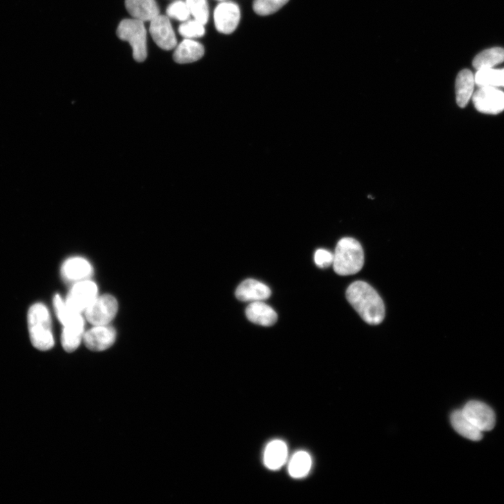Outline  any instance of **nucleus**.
<instances>
[{"instance_id": "obj_12", "label": "nucleus", "mask_w": 504, "mask_h": 504, "mask_svg": "<svg viewBox=\"0 0 504 504\" xmlns=\"http://www.w3.org/2000/svg\"><path fill=\"white\" fill-rule=\"evenodd\" d=\"M214 19L216 28L220 32L231 34L236 30L240 23V10L234 3L223 2L216 8Z\"/></svg>"}, {"instance_id": "obj_4", "label": "nucleus", "mask_w": 504, "mask_h": 504, "mask_svg": "<svg viewBox=\"0 0 504 504\" xmlns=\"http://www.w3.org/2000/svg\"><path fill=\"white\" fill-rule=\"evenodd\" d=\"M118 37L128 41L133 48L134 59L144 62L147 57L146 30L144 22L133 19L123 20L117 29Z\"/></svg>"}, {"instance_id": "obj_9", "label": "nucleus", "mask_w": 504, "mask_h": 504, "mask_svg": "<svg viewBox=\"0 0 504 504\" xmlns=\"http://www.w3.org/2000/svg\"><path fill=\"white\" fill-rule=\"evenodd\" d=\"M150 22V34L158 46L166 50L177 46L175 33L168 17L159 14Z\"/></svg>"}, {"instance_id": "obj_23", "label": "nucleus", "mask_w": 504, "mask_h": 504, "mask_svg": "<svg viewBox=\"0 0 504 504\" xmlns=\"http://www.w3.org/2000/svg\"><path fill=\"white\" fill-rule=\"evenodd\" d=\"M476 84L479 87L504 88V69H483L475 75Z\"/></svg>"}, {"instance_id": "obj_18", "label": "nucleus", "mask_w": 504, "mask_h": 504, "mask_svg": "<svg viewBox=\"0 0 504 504\" xmlns=\"http://www.w3.org/2000/svg\"><path fill=\"white\" fill-rule=\"evenodd\" d=\"M287 456V444L281 440H274L267 445L264 451L265 466L271 470H278L285 464Z\"/></svg>"}, {"instance_id": "obj_26", "label": "nucleus", "mask_w": 504, "mask_h": 504, "mask_svg": "<svg viewBox=\"0 0 504 504\" xmlns=\"http://www.w3.org/2000/svg\"><path fill=\"white\" fill-rule=\"evenodd\" d=\"M178 30L183 37L189 39L202 37L206 33L205 25L195 19L183 22Z\"/></svg>"}, {"instance_id": "obj_3", "label": "nucleus", "mask_w": 504, "mask_h": 504, "mask_svg": "<svg viewBox=\"0 0 504 504\" xmlns=\"http://www.w3.org/2000/svg\"><path fill=\"white\" fill-rule=\"evenodd\" d=\"M364 264V251L358 240L344 238L338 242L333 263L334 271L338 275H355L362 270Z\"/></svg>"}, {"instance_id": "obj_2", "label": "nucleus", "mask_w": 504, "mask_h": 504, "mask_svg": "<svg viewBox=\"0 0 504 504\" xmlns=\"http://www.w3.org/2000/svg\"><path fill=\"white\" fill-rule=\"evenodd\" d=\"M28 324L31 342L36 349L47 351L54 347L55 341L52 319L47 307L41 302H37L30 308Z\"/></svg>"}, {"instance_id": "obj_29", "label": "nucleus", "mask_w": 504, "mask_h": 504, "mask_svg": "<svg viewBox=\"0 0 504 504\" xmlns=\"http://www.w3.org/2000/svg\"><path fill=\"white\" fill-rule=\"evenodd\" d=\"M219 1H224V0H219Z\"/></svg>"}, {"instance_id": "obj_16", "label": "nucleus", "mask_w": 504, "mask_h": 504, "mask_svg": "<svg viewBox=\"0 0 504 504\" xmlns=\"http://www.w3.org/2000/svg\"><path fill=\"white\" fill-rule=\"evenodd\" d=\"M248 320L256 324L270 327L278 320L275 311L264 301L252 302L245 311Z\"/></svg>"}, {"instance_id": "obj_19", "label": "nucleus", "mask_w": 504, "mask_h": 504, "mask_svg": "<svg viewBox=\"0 0 504 504\" xmlns=\"http://www.w3.org/2000/svg\"><path fill=\"white\" fill-rule=\"evenodd\" d=\"M475 75L469 70H463L458 75L456 82V100L459 107L464 108L474 93Z\"/></svg>"}, {"instance_id": "obj_5", "label": "nucleus", "mask_w": 504, "mask_h": 504, "mask_svg": "<svg viewBox=\"0 0 504 504\" xmlns=\"http://www.w3.org/2000/svg\"><path fill=\"white\" fill-rule=\"evenodd\" d=\"M118 302L110 294L97 296L85 311V317L93 326L108 325L118 312Z\"/></svg>"}, {"instance_id": "obj_13", "label": "nucleus", "mask_w": 504, "mask_h": 504, "mask_svg": "<svg viewBox=\"0 0 504 504\" xmlns=\"http://www.w3.org/2000/svg\"><path fill=\"white\" fill-rule=\"evenodd\" d=\"M271 295L270 288L265 284L253 279L242 282L237 288L235 295L243 302L264 301Z\"/></svg>"}, {"instance_id": "obj_6", "label": "nucleus", "mask_w": 504, "mask_h": 504, "mask_svg": "<svg viewBox=\"0 0 504 504\" xmlns=\"http://www.w3.org/2000/svg\"><path fill=\"white\" fill-rule=\"evenodd\" d=\"M97 284L86 280L77 282L70 291L66 304L68 309L75 313L85 311L97 297Z\"/></svg>"}, {"instance_id": "obj_17", "label": "nucleus", "mask_w": 504, "mask_h": 504, "mask_svg": "<svg viewBox=\"0 0 504 504\" xmlns=\"http://www.w3.org/2000/svg\"><path fill=\"white\" fill-rule=\"evenodd\" d=\"M175 48L173 59L180 64L195 62L205 54L204 46L193 39H186Z\"/></svg>"}, {"instance_id": "obj_8", "label": "nucleus", "mask_w": 504, "mask_h": 504, "mask_svg": "<svg viewBox=\"0 0 504 504\" xmlns=\"http://www.w3.org/2000/svg\"><path fill=\"white\" fill-rule=\"evenodd\" d=\"M462 411L465 417L482 432L494 429L496 416L493 410L485 403L471 400Z\"/></svg>"}, {"instance_id": "obj_14", "label": "nucleus", "mask_w": 504, "mask_h": 504, "mask_svg": "<svg viewBox=\"0 0 504 504\" xmlns=\"http://www.w3.org/2000/svg\"><path fill=\"white\" fill-rule=\"evenodd\" d=\"M93 269L91 264L81 258H72L67 260L61 268V275L68 282H80L92 276Z\"/></svg>"}, {"instance_id": "obj_22", "label": "nucleus", "mask_w": 504, "mask_h": 504, "mask_svg": "<svg viewBox=\"0 0 504 504\" xmlns=\"http://www.w3.org/2000/svg\"><path fill=\"white\" fill-rule=\"evenodd\" d=\"M312 467V459L307 452L298 451L294 454L289 465V473L294 478L307 476Z\"/></svg>"}, {"instance_id": "obj_20", "label": "nucleus", "mask_w": 504, "mask_h": 504, "mask_svg": "<svg viewBox=\"0 0 504 504\" xmlns=\"http://www.w3.org/2000/svg\"><path fill=\"white\" fill-rule=\"evenodd\" d=\"M450 421L453 428L463 437L475 441L482 439V432L465 417L462 410L454 412Z\"/></svg>"}, {"instance_id": "obj_11", "label": "nucleus", "mask_w": 504, "mask_h": 504, "mask_svg": "<svg viewBox=\"0 0 504 504\" xmlns=\"http://www.w3.org/2000/svg\"><path fill=\"white\" fill-rule=\"evenodd\" d=\"M84 320L81 313L72 312L64 324L61 342L67 352L75 351L80 345L84 335Z\"/></svg>"}, {"instance_id": "obj_27", "label": "nucleus", "mask_w": 504, "mask_h": 504, "mask_svg": "<svg viewBox=\"0 0 504 504\" xmlns=\"http://www.w3.org/2000/svg\"><path fill=\"white\" fill-rule=\"evenodd\" d=\"M166 13L168 17L181 22L188 21L191 15L186 3L182 0H177L171 4L166 10Z\"/></svg>"}, {"instance_id": "obj_10", "label": "nucleus", "mask_w": 504, "mask_h": 504, "mask_svg": "<svg viewBox=\"0 0 504 504\" xmlns=\"http://www.w3.org/2000/svg\"><path fill=\"white\" fill-rule=\"evenodd\" d=\"M116 338L117 332L113 327L108 325L94 326L84 333L83 340L90 350L101 351L113 346Z\"/></svg>"}, {"instance_id": "obj_28", "label": "nucleus", "mask_w": 504, "mask_h": 504, "mask_svg": "<svg viewBox=\"0 0 504 504\" xmlns=\"http://www.w3.org/2000/svg\"><path fill=\"white\" fill-rule=\"evenodd\" d=\"M314 260L318 267L325 269L333 265L334 255L326 249H320L316 251Z\"/></svg>"}, {"instance_id": "obj_15", "label": "nucleus", "mask_w": 504, "mask_h": 504, "mask_svg": "<svg viewBox=\"0 0 504 504\" xmlns=\"http://www.w3.org/2000/svg\"><path fill=\"white\" fill-rule=\"evenodd\" d=\"M126 8L135 19L142 22L153 21L160 14L155 0H126Z\"/></svg>"}, {"instance_id": "obj_25", "label": "nucleus", "mask_w": 504, "mask_h": 504, "mask_svg": "<svg viewBox=\"0 0 504 504\" xmlns=\"http://www.w3.org/2000/svg\"><path fill=\"white\" fill-rule=\"evenodd\" d=\"M289 0H255L253 9L260 16L273 14L284 6Z\"/></svg>"}, {"instance_id": "obj_1", "label": "nucleus", "mask_w": 504, "mask_h": 504, "mask_svg": "<svg viewBox=\"0 0 504 504\" xmlns=\"http://www.w3.org/2000/svg\"><path fill=\"white\" fill-rule=\"evenodd\" d=\"M349 304L367 323L380 324L385 316L384 302L378 292L363 281L353 282L346 291Z\"/></svg>"}, {"instance_id": "obj_7", "label": "nucleus", "mask_w": 504, "mask_h": 504, "mask_svg": "<svg viewBox=\"0 0 504 504\" xmlns=\"http://www.w3.org/2000/svg\"><path fill=\"white\" fill-rule=\"evenodd\" d=\"M472 100L476 109L481 113L498 115L504 110V93L499 88L479 87Z\"/></svg>"}, {"instance_id": "obj_21", "label": "nucleus", "mask_w": 504, "mask_h": 504, "mask_svg": "<svg viewBox=\"0 0 504 504\" xmlns=\"http://www.w3.org/2000/svg\"><path fill=\"white\" fill-rule=\"evenodd\" d=\"M504 61V48H491L478 54L473 61V66L477 70L493 68Z\"/></svg>"}, {"instance_id": "obj_24", "label": "nucleus", "mask_w": 504, "mask_h": 504, "mask_svg": "<svg viewBox=\"0 0 504 504\" xmlns=\"http://www.w3.org/2000/svg\"><path fill=\"white\" fill-rule=\"evenodd\" d=\"M185 3L194 19L207 24L210 17L208 0H185Z\"/></svg>"}]
</instances>
